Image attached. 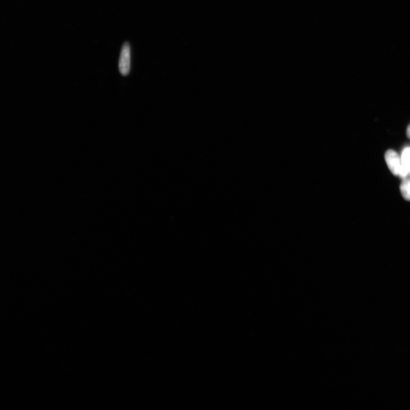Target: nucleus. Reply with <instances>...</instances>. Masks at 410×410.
I'll return each mask as SVG.
<instances>
[{
  "instance_id": "f03ea898",
  "label": "nucleus",
  "mask_w": 410,
  "mask_h": 410,
  "mask_svg": "<svg viewBox=\"0 0 410 410\" xmlns=\"http://www.w3.org/2000/svg\"><path fill=\"white\" fill-rule=\"evenodd\" d=\"M386 162L391 173L395 176H399L401 170V159L398 154L393 150H389L385 155Z\"/></svg>"
},
{
  "instance_id": "423d86ee",
  "label": "nucleus",
  "mask_w": 410,
  "mask_h": 410,
  "mask_svg": "<svg viewBox=\"0 0 410 410\" xmlns=\"http://www.w3.org/2000/svg\"><path fill=\"white\" fill-rule=\"evenodd\" d=\"M409 174L410 175V166H409Z\"/></svg>"
},
{
  "instance_id": "7ed1b4c3",
  "label": "nucleus",
  "mask_w": 410,
  "mask_h": 410,
  "mask_svg": "<svg viewBox=\"0 0 410 410\" xmlns=\"http://www.w3.org/2000/svg\"><path fill=\"white\" fill-rule=\"evenodd\" d=\"M401 170L399 175L400 177L406 178L409 173L410 166V148L405 149L401 156Z\"/></svg>"
},
{
  "instance_id": "f257e3e1",
  "label": "nucleus",
  "mask_w": 410,
  "mask_h": 410,
  "mask_svg": "<svg viewBox=\"0 0 410 410\" xmlns=\"http://www.w3.org/2000/svg\"><path fill=\"white\" fill-rule=\"evenodd\" d=\"M131 59L130 45L126 43L123 45L119 63V71L123 76H128L130 72Z\"/></svg>"
},
{
  "instance_id": "20e7f679",
  "label": "nucleus",
  "mask_w": 410,
  "mask_h": 410,
  "mask_svg": "<svg viewBox=\"0 0 410 410\" xmlns=\"http://www.w3.org/2000/svg\"><path fill=\"white\" fill-rule=\"evenodd\" d=\"M400 189L404 199L410 201V179L404 178Z\"/></svg>"
},
{
  "instance_id": "39448f33",
  "label": "nucleus",
  "mask_w": 410,
  "mask_h": 410,
  "mask_svg": "<svg viewBox=\"0 0 410 410\" xmlns=\"http://www.w3.org/2000/svg\"><path fill=\"white\" fill-rule=\"evenodd\" d=\"M407 136L410 139V124L408 126L407 130Z\"/></svg>"
}]
</instances>
